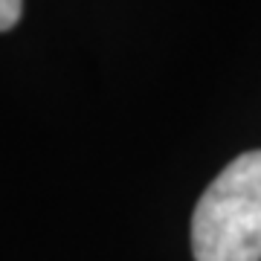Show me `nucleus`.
<instances>
[{
    "label": "nucleus",
    "mask_w": 261,
    "mask_h": 261,
    "mask_svg": "<svg viewBox=\"0 0 261 261\" xmlns=\"http://www.w3.org/2000/svg\"><path fill=\"white\" fill-rule=\"evenodd\" d=\"M195 261H261V151L235 157L192 215Z\"/></svg>",
    "instance_id": "obj_1"
},
{
    "label": "nucleus",
    "mask_w": 261,
    "mask_h": 261,
    "mask_svg": "<svg viewBox=\"0 0 261 261\" xmlns=\"http://www.w3.org/2000/svg\"><path fill=\"white\" fill-rule=\"evenodd\" d=\"M23 18V0H0V32L15 29Z\"/></svg>",
    "instance_id": "obj_2"
}]
</instances>
